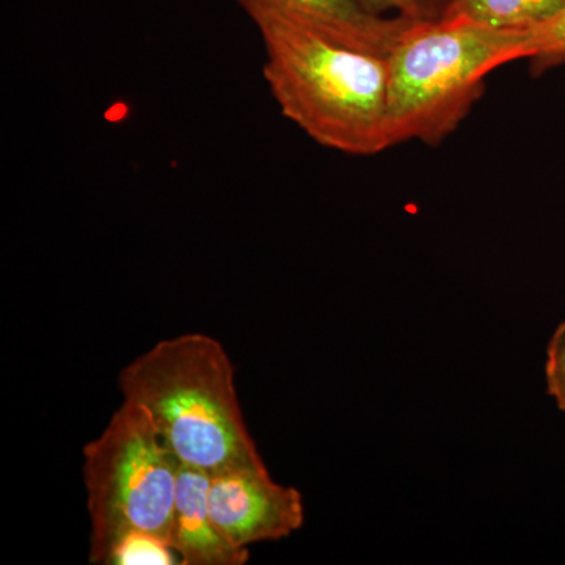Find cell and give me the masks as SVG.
I'll return each instance as SVG.
<instances>
[{
    "label": "cell",
    "mask_w": 565,
    "mask_h": 565,
    "mask_svg": "<svg viewBox=\"0 0 565 565\" xmlns=\"http://www.w3.org/2000/svg\"><path fill=\"white\" fill-rule=\"evenodd\" d=\"M262 35L282 117L311 140L349 156L390 150L388 57L323 39L267 0H236Z\"/></svg>",
    "instance_id": "cell-1"
},
{
    "label": "cell",
    "mask_w": 565,
    "mask_h": 565,
    "mask_svg": "<svg viewBox=\"0 0 565 565\" xmlns=\"http://www.w3.org/2000/svg\"><path fill=\"white\" fill-rule=\"evenodd\" d=\"M118 388L122 401L151 416L181 463L207 475L264 465L241 408L232 359L210 334L159 341L122 367Z\"/></svg>",
    "instance_id": "cell-2"
},
{
    "label": "cell",
    "mask_w": 565,
    "mask_h": 565,
    "mask_svg": "<svg viewBox=\"0 0 565 565\" xmlns=\"http://www.w3.org/2000/svg\"><path fill=\"white\" fill-rule=\"evenodd\" d=\"M523 36L463 18L412 25L388 55L392 147L448 139L484 95L487 76L519 61Z\"/></svg>",
    "instance_id": "cell-3"
},
{
    "label": "cell",
    "mask_w": 565,
    "mask_h": 565,
    "mask_svg": "<svg viewBox=\"0 0 565 565\" xmlns=\"http://www.w3.org/2000/svg\"><path fill=\"white\" fill-rule=\"evenodd\" d=\"M82 456L92 526L90 564L106 565L115 542L132 530L170 545L180 460L151 416L122 401Z\"/></svg>",
    "instance_id": "cell-4"
},
{
    "label": "cell",
    "mask_w": 565,
    "mask_h": 565,
    "mask_svg": "<svg viewBox=\"0 0 565 565\" xmlns=\"http://www.w3.org/2000/svg\"><path fill=\"white\" fill-rule=\"evenodd\" d=\"M207 509L218 533L236 548L281 541L305 522L302 493L275 482L266 463L210 475Z\"/></svg>",
    "instance_id": "cell-5"
},
{
    "label": "cell",
    "mask_w": 565,
    "mask_h": 565,
    "mask_svg": "<svg viewBox=\"0 0 565 565\" xmlns=\"http://www.w3.org/2000/svg\"><path fill=\"white\" fill-rule=\"evenodd\" d=\"M286 17L351 50L388 57L416 22L375 17L356 0H267Z\"/></svg>",
    "instance_id": "cell-6"
},
{
    "label": "cell",
    "mask_w": 565,
    "mask_h": 565,
    "mask_svg": "<svg viewBox=\"0 0 565 565\" xmlns=\"http://www.w3.org/2000/svg\"><path fill=\"white\" fill-rule=\"evenodd\" d=\"M210 475L180 462L170 546L182 565H245L250 550L236 548L223 539L207 509Z\"/></svg>",
    "instance_id": "cell-7"
},
{
    "label": "cell",
    "mask_w": 565,
    "mask_h": 565,
    "mask_svg": "<svg viewBox=\"0 0 565 565\" xmlns=\"http://www.w3.org/2000/svg\"><path fill=\"white\" fill-rule=\"evenodd\" d=\"M565 0H459L446 18H463L497 31L526 33L555 20Z\"/></svg>",
    "instance_id": "cell-8"
},
{
    "label": "cell",
    "mask_w": 565,
    "mask_h": 565,
    "mask_svg": "<svg viewBox=\"0 0 565 565\" xmlns=\"http://www.w3.org/2000/svg\"><path fill=\"white\" fill-rule=\"evenodd\" d=\"M527 58L533 76L565 65V10L555 20L526 32L520 43L519 61Z\"/></svg>",
    "instance_id": "cell-9"
},
{
    "label": "cell",
    "mask_w": 565,
    "mask_h": 565,
    "mask_svg": "<svg viewBox=\"0 0 565 565\" xmlns=\"http://www.w3.org/2000/svg\"><path fill=\"white\" fill-rule=\"evenodd\" d=\"M180 556L162 539L132 530L111 546L106 565H177Z\"/></svg>",
    "instance_id": "cell-10"
},
{
    "label": "cell",
    "mask_w": 565,
    "mask_h": 565,
    "mask_svg": "<svg viewBox=\"0 0 565 565\" xmlns=\"http://www.w3.org/2000/svg\"><path fill=\"white\" fill-rule=\"evenodd\" d=\"M375 17L401 18L412 22L445 20L459 0H356Z\"/></svg>",
    "instance_id": "cell-11"
},
{
    "label": "cell",
    "mask_w": 565,
    "mask_h": 565,
    "mask_svg": "<svg viewBox=\"0 0 565 565\" xmlns=\"http://www.w3.org/2000/svg\"><path fill=\"white\" fill-rule=\"evenodd\" d=\"M546 392L565 412V321L561 322L546 348Z\"/></svg>",
    "instance_id": "cell-12"
}]
</instances>
